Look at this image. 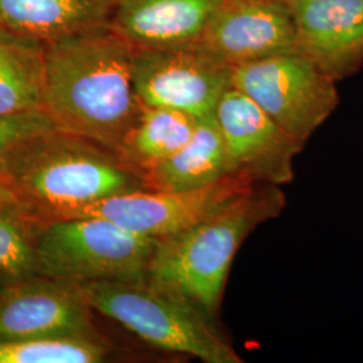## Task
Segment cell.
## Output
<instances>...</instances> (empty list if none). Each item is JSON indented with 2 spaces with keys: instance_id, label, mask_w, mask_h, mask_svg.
Returning <instances> with one entry per match:
<instances>
[{
  "instance_id": "cell-1",
  "label": "cell",
  "mask_w": 363,
  "mask_h": 363,
  "mask_svg": "<svg viewBox=\"0 0 363 363\" xmlns=\"http://www.w3.org/2000/svg\"><path fill=\"white\" fill-rule=\"evenodd\" d=\"M133 54L109 25L45 42V111L57 128L118 155L144 108Z\"/></svg>"
},
{
  "instance_id": "cell-2",
  "label": "cell",
  "mask_w": 363,
  "mask_h": 363,
  "mask_svg": "<svg viewBox=\"0 0 363 363\" xmlns=\"http://www.w3.org/2000/svg\"><path fill=\"white\" fill-rule=\"evenodd\" d=\"M0 178L21 210L38 222L65 218L113 195L147 189L143 177L100 144L52 128L27 138L4 156Z\"/></svg>"
},
{
  "instance_id": "cell-3",
  "label": "cell",
  "mask_w": 363,
  "mask_h": 363,
  "mask_svg": "<svg viewBox=\"0 0 363 363\" xmlns=\"http://www.w3.org/2000/svg\"><path fill=\"white\" fill-rule=\"evenodd\" d=\"M284 206L286 196L279 186L255 184L194 226L159 240L148 277L177 289L216 318L238 249Z\"/></svg>"
},
{
  "instance_id": "cell-4",
  "label": "cell",
  "mask_w": 363,
  "mask_h": 363,
  "mask_svg": "<svg viewBox=\"0 0 363 363\" xmlns=\"http://www.w3.org/2000/svg\"><path fill=\"white\" fill-rule=\"evenodd\" d=\"M81 286L93 311L115 320L151 346L205 363L242 362L214 325V318L171 286L148 276Z\"/></svg>"
},
{
  "instance_id": "cell-5",
  "label": "cell",
  "mask_w": 363,
  "mask_h": 363,
  "mask_svg": "<svg viewBox=\"0 0 363 363\" xmlns=\"http://www.w3.org/2000/svg\"><path fill=\"white\" fill-rule=\"evenodd\" d=\"M157 241L101 217L38 222L39 276L76 284L144 279Z\"/></svg>"
},
{
  "instance_id": "cell-6",
  "label": "cell",
  "mask_w": 363,
  "mask_h": 363,
  "mask_svg": "<svg viewBox=\"0 0 363 363\" xmlns=\"http://www.w3.org/2000/svg\"><path fill=\"white\" fill-rule=\"evenodd\" d=\"M232 86L304 144L339 104L337 81L298 52L235 66Z\"/></svg>"
},
{
  "instance_id": "cell-7",
  "label": "cell",
  "mask_w": 363,
  "mask_h": 363,
  "mask_svg": "<svg viewBox=\"0 0 363 363\" xmlns=\"http://www.w3.org/2000/svg\"><path fill=\"white\" fill-rule=\"evenodd\" d=\"M233 67L198 43L135 49L133 82L144 106L169 108L202 118L216 112L232 86Z\"/></svg>"
},
{
  "instance_id": "cell-8",
  "label": "cell",
  "mask_w": 363,
  "mask_h": 363,
  "mask_svg": "<svg viewBox=\"0 0 363 363\" xmlns=\"http://www.w3.org/2000/svg\"><path fill=\"white\" fill-rule=\"evenodd\" d=\"M255 182L242 174H230L202 189L162 191L142 189L113 195L78 208L65 218L101 217L130 232L162 240L181 233L252 189Z\"/></svg>"
},
{
  "instance_id": "cell-9",
  "label": "cell",
  "mask_w": 363,
  "mask_h": 363,
  "mask_svg": "<svg viewBox=\"0 0 363 363\" xmlns=\"http://www.w3.org/2000/svg\"><path fill=\"white\" fill-rule=\"evenodd\" d=\"M234 174L259 184L294 181L295 157L304 148L244 91L230 86L214 112Z\"/></svg>"
},
{
  "instance_id": "cell-10",
  "label": "cell",
  "mask_w": 363,
  "mask_h": 363,
  "mask_svg": "<svg viewBox=\"0 0 363 363\" xmlns=\"http://www.w3.org/2000/svg\"><path fill=\"white\" fill-rule=\"evenodd\" d=\"M81 284L46 276L0 288V342L100 339Z\"/></svg>"
},
{
  "instance_id": "cell-11",
  "label": "cell",
  "mask_w": 363,
  "mask_h": 363,
  "mask_svg": "<svg viewBox=\"0 0 363 363\" xmlns=\"http://www.w3.org/2000/svg\"><path fill=\"white\" fill-rule=\"evenodd\" d=\"M198 45L232 67L298 52L296 28L284 0H225Z\"/></svg>"
},
{
  "instance_id": "cell-12",
  "label": "cell",
  "mask_w": 363,
  "mask_h": 363,
  "mask_svg": "<svg viewBox=\"0 0 363 363\" xmlns=\"http://www.w3.org/2000/svg\"><path fill=\"white\" fill-rule=\"evenodd\" d=\"M296 28L298 52L335 81L363 65V0H284Z\"/></svg>"
},
{
  "instance_id": "cell-13",
  "label": "cell",
  "mask_w": 363,
  "mask_h": 363,
  "mask_svg": "<svg viewBox=\"0 0 363 363\" xmlns=\"http://www.w3.org/2000/svg\"><path fill=\"white\" fill-rule=\"evenodd\" d=\"M225 0H116L109 26L135 49L198 43Z\"/></svg>"
},
{
  "instance_id": "cell-14",
  "label": "cell",
  "mask_w": 363,
  "mask_h": 363,
  "mask_svg": "<svg viewBox=\"0 0 363 363\" xmlns=\"http://www.w3.org/2000/svg\"><path fill=\"white\" fill-rule=\"evenodd\" d=\"M116 0H0V28L49 42L111 23Z\"/></svg>"
},
{
  "instance_id": "cell-15",
  "label": "cell",
  "mask_w": 363,
  "mask_h": 363,
  "mask_svg": "<svg viewBox=\"0 0 363 363\" xmlns=\"http://www.w3.org/2000/svg\"><path fill=\"white\" fill-rule=\"evenodd\" d=\"M234 174L214 113L198 120L189 142L178 152L147 171L145 187L162 191L202 189Z\"/></svg>"
},
{
  "instance_id": "cell-16",
  "label": "cell",
  "mask_w": 363,
  "mask_h": 363,
  "mask_svg": "<svg viewBox=\"0 0 363 363\" xmlns=\"http://www.w3.org/2000/svg\"><path fill=\"white\" fill-rule=\"evenodd\" d=\"M45 111V43L0 28V115Z\"/></svg>"
},
{
  "instance_id": "cell-17",
  "label": "cell",
  "mask_w": 363,
  "mask_h": 363,
  "mask_svg": "<svg viewBox=\"0 0 363 363\" xmlns=\"http://www.w3.org/2000/svg\"><path fill=\"white\" fill-rule=\"evenodd\" d=\"M198 120L177 109L144 106L138 123L124 139L118 156L143 177L189 142Z\"/></svg>"
},
{
  "instance_id": "cell-18",
  "label": "cell",
  "mask_w": 363,
  "mask_h": 363,
  "mask_svg": "<svg viewBox=\"0 0 363 363\" xmlns=\"http://www.w3.org/2000/svg\"><path fill=\"white\" fill-rule=\"evenodd\" d=\"M37 229L19 208L0 211V288L39 276Z\"/></svg>"
},
{
  "instance_id": "cell-19",
  "label": "cell",
  "mask_w": 363,
  "mask_h": 363,
  "mask_svg": "<svg viewBox=\"0 0 363 363\" xmlns=\"http://www.w3.org/2000/svg\"><path fill=\"white\" fill-rule=\"evenodd\" d=\"M111 347L100 339H26L0 342V363H100Z\"/></svg>"
},
{
  "instance_id": "cell-20",
  "label": "cell",
  "mask_w": 363,
  "mask_h": 363,
  "mask_svg": "<svg viewBox=\"0 0 363 363\" xmlns=\"http://www.w3.org/2000/svg\"><path fill=\"white\" fill-rule=\"evenodd\" d=\"M52 128L57 125L46 111L0 115V164L4 156L21 142Z\"/></svg>"
},
{
  "instance_id": "cell-21",
  "label": "cell",
  "mask_w": 363,
  "mask_h": 363,
  "mask_svg": "<svg viewBox=\"0 0 363 363\" xmlns=\"http://www.w3.org/2000/svg\"><path fill=\"white\" fill-rule=\"evenodd\" d=\"M13 208L21 210L19 201L13 193V189L10 187V184L3 178H0V211L13 210Z\"/></svg>"
}]
</instances>
